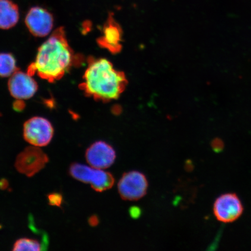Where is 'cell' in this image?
Listing matches in <instances>:
<instances>
[{"label":"cell","mask_w":251,"mask_h":251,"mask_svg":"<svg viewBox=\"0 0 251 251\" xmlns=\"http://www.w3.org/2000/svg\"><path fill=\"white\" fill-rule=\"evenodd\" d=\"M89 224L91 226L94 227L99 224V219L96 215H93L89 219Z\"/></svg>","instance_id":"cell-18"},{"label":"cell","mask_w":251,"mask_h":251,"mask_svg":"<svg viewBox=\"0 0 251 251\" xmlns=\"http://www.w3.org/2000/svg\"><path fill=\"white\" fill-rule=\"evenodd\" d=\"M149 183L146 176L137 171L126 173L120 180L118 188L122 199L137 201L146 195Z\"/></svg>","instance_id":"cell-6"},{"label":"cell","mask_w":251,"mask_h":251,"mask_svg":"<svg viewBox=\"0 0 251 251\" xmlns=\"http://www.w3.org/2000/svg\"><path fill=\"white\" fill-rule=\"evenodd\" d=\"M54 128L49 120L43 117H33L24 125V137L28 143L35 147H45L51 142Z\"/></svg>","instance_id":"cell-4"},{"label":"cell","mask_w":251,"mask_h":251,"mask_svg":"<svg viewBox=\"0 0 251 251\" xmlns=\"http://www.w3.org/2000/svg\"><path fill=\"white\" fill-rule=\"evenodd\" d=\"M45 244L33 238H22L18 240L14 244L13 249L15 251H39L46 250Z\"/></svg>","instance_id":"cell-14"},{"label":"cell","mask_w":251,"mask_h":251,"mask_svg":"<svg viewBox=\"0 0 251 251\" xmlns=\"http://www.w3.org/2000/svg\"><path fill=\"white\" fill-rule=\"evenodd\" d=\"M212 149L215 151L219 152L220 151L222 150L223 147H224V144H223L222 141L220 140H213L212 143Z\"/></svg>","instance_id":"cell-16"},{"label":"cell","mask_w":251,"mask_h":251,"mask_svg":"<svg viewBox=\"0 0 251 251\" xmlns=\"http://www.w3.org/2000/svg\"><path fill=\"white\" fill-rule=\"evenodd\" d=\"M49 158L39 147H26L19 153L15 160V167L21 174L32 177L45 167Z\"/></svg>","instance_id":"cell-5"},{"label":"cell","mask_w":251,"mask_h":251,"mask_svg":"<svg viewBox=\"0 0 251 251\" xmlns=\"http://www.w3.org/2000/svg\"><path fill=\"white\" fill-rule=\"evenodd\" d=\"M116 157L114 148L102 141L92 144L86 152L87 162L92 167L99 169L109 168L114 164Z\"/></svg>","instance_id":"cell-10"},{"label":"cell","mask_w":251,"mask_h":251,"mask_svg":"<svg viewBox=\"0 0 251 251\" xmlns=\"http://www.w3.org/2000/svg\"><path fill=\"white\" fill-rule=\"evenodd\" d=\"M8 87L11 95L18 100L31 99L38 90V85L33 76L27 72L20 71H16L9 77Z\"/></svg>","instance_id":"cell-9"},{"label":"cell","mask_w":251,"mask_h":251,"mask_svg":"<svg viewBox=\"0 0 251 251\" xmlns=\"http://www.w3.org/2000/svg\"><path fill=\"white\" fill-rule=\"evenodd\" d=\"M19 20L20 11L17 4L11 0H0V29H11Z\"/></svg>","instance_id":"cell-12"},{"label":"cell","mask_w":251,"mask_h":251,"mask_svg":"<svg viewBox=\"0 0 251 251\" xmlns=\"http://www.w3.org/2000/svg\"><path fill=\"white\" fill-rule=\"evenodd\" d=\"M70 173L75 179L90 184L98 192L110 189L115 183L114 177L110 173L77 163L71 165Z\"/></svg>","instance_id":"cell-3"},{"label":"cell","mask_w":251,"mask_h":251,"mask_svg":"<svg viewBox=\"0 0 251 251\" xmlns=\"http://www.w3.org/2000/svg\"><path fill=\"white\" fill-rule=\"evenodd\" d=\"M8 186V182L5 179L0 181V188L2 190L6 189Z\"/></svg>","instance_id":"cell-19"},{"label":"cell","mask_w":251,"mask_h":251,"mask_svg":"<svg viewBox=\"0 0 251 251\" xmlns=\"http://www.w3.org/2000/svg\"><path fill=\"white\" fill-rule=\"evenodd\" d=\"M49 205L61 207L63 202V197L61 194L52 193L47 196Z\"/></svg>","instance_id":"cell-15"},{"label":"cell","mask_w":251,"mask_h":251,"mask_svg":"<svg viewBox=\"0 0 251 251\" xmlns=\"http://www.w3.org/2000/svg\"><path fill=\"white\" fill-rule=\"evenodd\" d=\"M75 62V55L69 45L64 28L60 27L39 47L35 60L29 66L27 72L52 83L61 79Z\"/></svg>","instance_id":"cell-1"},{"label":"cell","mask_w":251,"mask_h":251,"mask_svg":"<svg viewBox=\"0 0 251 251\" xmlns=\"http://www.w3.org/2000/svg\"><path fill=\"white\" fill-rule=\"evenodd\" d=\"M126 85L125 75L115 70L107 59H93L84 72L80 85L87 96L108 101L120 96Z\"/></svg>","instance_id":"cell-2"},{"label":"cell","mask_w":251,"mask_h":251,"mask_svg":"<svg viewBox=\"0 0 251 251\" xmlns=\"http://www.w3.org/2000/svg\"><path fill=\"white\" fill-rule=\"evenodd\" d=\"M130 214L133 218H138L141 215V210L137 207H133L130 210Z\"/></svg>","instance_id":"cell-17"},{"label":"cell","mask_w":251,"mask_h":251,"mask_svg":"<svg viewBox=\"0 0 251 251\" xmlns=\"http://www.w3.org/2000/svg\"><path fill=\"white\" fill-rule=\"evenodd\" d=\"M244 207L239 197L234 193H226L219 197L213 205V213L219 222H233L242 215Z\"/></svg>","instance_id":"cell-7"},{"label":"cell","mask_w":251,"mask_h":251,"mask_svg":"<svg viewBox=\"0 0 251 251\" xmlns=\"http://www.w3.org/2000/svg\"><path fill=\"white\" fill-rule=\"evenodd\" d=\"M121 28L110 14L103 28V35L98 40L99 45L111 52L121 49Z\"/></svg>","instance_id":"cell-11"},{"label":"cell","mask_w":251,"mask_h":251,"mask_svg":"<svg viewBox=\"0 0 251 251\" xmlns=\"http://www.w3.org/2000/svg\"><path fill=\"white\" fill-rule=\"evenodd\" d=\"M25 21L31 34L38 37L48 36L54 26V18L51 12L39 6L31 7L28 11Z\"/></svg>","instance_id":"cell-8"},{"label":"cell","mask_w":251,"mask_h":251,"mask_svg":"<svg viewBox=\"0 0 251 251\" xmlns=\"http://www.w3.org/2000/svg\"><path fill=\"white\" fill-rule=\"evenodd\" d=\"M18 71L14 56L9 53L0 52V77H10Z\"/></svg>","instance_id":"cell-13"}]
</instances>
